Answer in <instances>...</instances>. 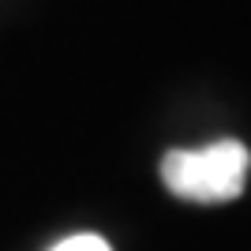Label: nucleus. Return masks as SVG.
<instances>
[{
    "instance_id": "1",
    "label": "nucleus",
    "mask_w": 251,
    "mask_h": 251,
    "mask_svg": "<svg viewBox=\"0 0 251 251\" xmlns=\"http://www.w3.org/2000/svg\"><path fill=\"white\" fill-rule=\"evenodd\" d=\"M251 154L236 139H218L195 150H169L161 157V180L188 202H229L244 191Z\"/></svg>"
},
{
    "instance_id": "2",
    "label": "nucleus",
    "mask_w": 251,
    "mask_h": 251,
    "mask_svg": "<svg viewBox=\"0 0 251 251\" xmlns=\"http://www.w3.org/2000/svg\"><path fill=\"white\" fill-rule=\"evenodd\" d=\"M49 251H113V248L98 232H75V236H64L60 244H52Z\"/></svg>"
}]
</instances>
